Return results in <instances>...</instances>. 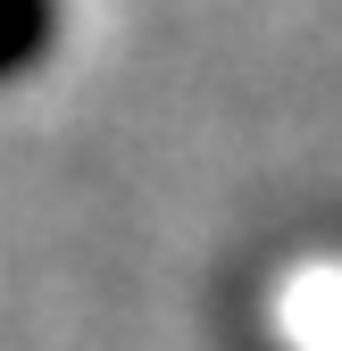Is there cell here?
<instances>
[{
  "instance_id": "cell-1",
  "label": "cell",
  "mask_w": 342,
  "mask_h": 351,
  "mask_svg": "<svg viewBox=\"0 0 342 351\" xmlns=\"http://www.w3.org/2000/svg\"><path fill=\"white\" fill-rule=\"evenodd\" d=\"M67 34V0H0V84L34 75Z\"/></svg>"
}]
</instances>
